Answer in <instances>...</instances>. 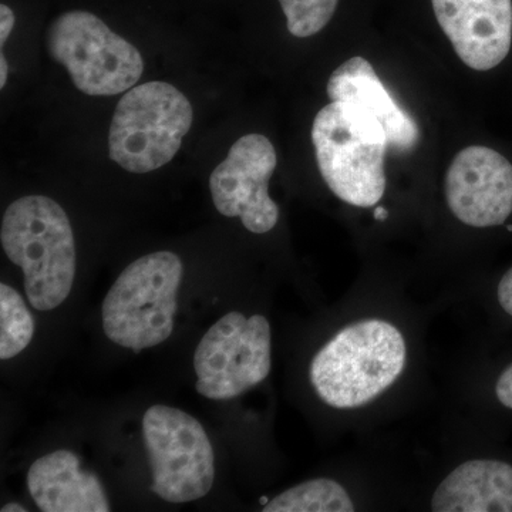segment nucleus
<instances>
[{
    "label": "nucleus",
    "instance_id": "9b49d317",
    "mask_svg": "<svg viewBox=\"0 0 512 512\" xmlns=\"http://www.w3.org/2000/svg\"><path fill=\"white\" fill-rule=\"evenodd\" d=\"M440 28L470 69L487 72L508 56L511 0H431Z\"/></svg>",
    "mask_w": 512,
    "mask_h": 512
},
{
    "label": "nucleus",
    "instance_id": "a211bd4d",
    "mask_svg": "<svg viewBox=\"0 0 512 512\" xmlns=\"http://www.w3.org/2000/svg\"><path fill=\"white\" fill-rule=\"evenodd\" d=\"M495 394L503 406L512 410V365L508 366L498 377Z\"/></svg>",
    "mask_w": 512,
    "mask_h": 512
},
{
    "label": "nucleus",
    "instance_id": "6e6552de",
    "mask_svg": "<svg viewBox=\"0 0 512 512\" xmlns=\"http://www.w3.org/2000/svg\"><path fill=\"white\" fill-rule=\"evenodd\" d=\"M197 392L229 400L264 382L271 372V325L262 315L231 312L218 320L195 350Z\"/></svg>",
    "mask_w": 512,
    "mask_h": 512
},
{
    "label": "nucleus",
    "instance_id": "b1692460",
    "mask_svg": "<svg viewBox=\"0 0 512 512\" xmlns=\"http://www.w3.org/2000/svg\"><path fill=\"white\" fill-rule=\"evenodd\" d=\"M259 503H261L262 505L268 504L269 503L268 498L262 497L261 500H259Z\"/></svg>",
    "mask_w": 512,
    "mask_h": 512
},
{
    "label": "nucleus",
    "instance_id": "1a4fd4ad",
    "mask_svg": "<svg viewBox=\"0 0 512 512\" xmlns=\"http://www.w3.org/2000/svg\"><path fill=\"white\" fill-rule=\"evenodd\" d=\"M278 158L274 144L261 134L239 138L210 177L212 201L220 214L241 218L254 234L272 231L279 220L278 204L269 197V180Z\"/></svg>",
    "mask_w": 512,
    "mask_h": 512
},
{
    "label": "nucleus",
    "instance_id": "0eeeda50",
    "mask_svg": "<svg viewBox=\"0 0 512 512\" xmlns=\"http://www.w3.org/2000/svg\"><path fill=\"white\" fill-rule=\"evenodd\" d=\"M153 485L158 497L173 504L190 503L210 493L214 451L200 421L174 407H150L143 419Z\"/></svg>",
    "mask_w": 512,
    "mask_h": 512
},
{
    "label": "nucleus",
    "instance_id": "9d476101",
    "mask_svg": "<svg viewBox=\"0 0 512 512\" xmlns=\"http://www.w3.org/2000/svg\"><path fill=\"white\" fill-rule=\"evenodd\" d=\"M446 200L468 227L503 225L512 214V164L488 147L464 148L446 175Z\"/></svg>",
    "mask_w": 512,
    "mask_h": 512
},
{
    "label": "nucleus",
    "instance_id": "6ab92c4d",
    "mask_svg": "<svg viewBox=\"0 0 512 512\" xmlns=\"http://www.w3.org/2000/svg\"><path fill=\"white\" fill-rule=\"evenodd\" d=\"M498 302L508 315L512 316V268L508 269L498 284Z\"/></svg>",
    "mask_w": 512,
    "mask_h": 512
},
{
    "label": "nucleus",
    "instance_id": "f257e3e1",
    "mask_svg": "<svg viewBox=\"0 0 512 512\" xmlns=\"http://www.w3.org/2000/svg\"><path fill=\"white\" fill-rule=\"evenodd\" d=\"M402 332L382 319L346 326L316 353L311 382L316 394L335 409L366 406L386 392L406 366Z\"/></svg>",
    "mask_w": 512,
    "mask_h": 512
},
{
    "label": "nucleus",
    "instance_id": "5701e85b",
    "mask_svg": "<svg viewBox=\"0 0 512 512\" xmlns=\"http://www.w3.org/2000/svg\"><path fill=\"white\" fill-rule=\"evenodd\" d=\"M387 217H389V211H387L386 208H376L375 218L377 221H384Z\"/></svg>",
    "mask_w": 512,
    "mask_h": 512
},
{
    "label": "nucleus",
    "instance_id": "412c9836",
    "mask_svg": "<svg viewBox=\"0 0 512 512\" xmlns=\"http://www.w3.org/2000/svg\"><path fill=\"white\" fill-rule=\"evenodd\" d=\"M0 87H5L6 79H8V63L5 56H0Z\"/></svg>",
    "mask_w": 512,
    "mask_h": 512
},
{
    "label": "nucleus",
    "instance_id": "4be33fe9",
    "mask_svg": "<svg viewBox=\"0 0 512 512\" xmlns=\"http://www.w3.org/2000/svg\"><path fill=\"white\" fill-rule=\"evenodd\" d=\"M2 512H26V508L20 504H6L5 507H2Z\"/></svg>",
    "mask_w": 512,
    "mask_h": 512
},
{
    "label": "nucleus",
    "instance_id": "7ed1b4c3",
    "mask_svg": "<svg viewBox=\"0 0 512 512\" xmlns=\"http://www.w3.org/2000/svg\"><path fill=\"white\" fill-rule=\"evenodd\" d=\"M316 161L330 191L346 204L375 207L386 191V131L355 104L332 101L313 120Z\"/></svg>",
    "mask_w": 512,
    "mask_h": 512
},
{
    "label": "nucleus",
    "instance_id": "f3484780",
    "mask_svg": "<svg viewBox=\"0 0 512 512\" xmlns=\"http://www.w3.org/2000/svg\"><path fill=\"white\" fill-rule=\"evenodd\" d=\"M288 30L295 37H311L330 22L339 0H279Z\"/></svg>",
    "mask_w": 512,
    "mask_h": 512
},
{
    "label": "nucleus",
    "instance_id": "4468645a",
    "mask_svg": "<svg viewBox=\"0 0 512 512\" xmlns=\"http://www.w3.org/2000/svg\"><path fill=\"white\" fill-rule=\"evenodd\" d=\"M434 512H512V466L500 460H470L439 484Z\"/></svg>",
    "mask_w": 512,
    "mask_h": 512
},
{
    "label": "nucleus",
    "instance_id": "f8f14e48",
    "mask_svg": "<svg viewBox=\"0 0 512 512\" xmlns=\"http://www.w3.org/2000/svg\"><path fill=\"white\" fill-rule=\"evenodd\" d=\"M329 99L355 104L382 123L387 143L397 150H412L419 143V126L387 92L372 64L365 57H352L340 64L326 87Z\"/></svg>",
    "mask_w": 512,
    "mask_h": 512
},
{
    "label": "nucleus",
    "instance_id": "20e7f679",
    "mask_svg": "<svg viewBox=\"0 0 512 512\" xmlns=\"http://www.w3.org/2000/svg\"><path fill=\"white\" fill-rule=\"evenodd\" d=\"M183 262L173 252L141 256L124 269L103 303L107 338L140 352L170 338Z\"/></svg>",
    "mask_w": 512,
    "mask_h": 512
},
{
    "label": "nucleus",
    "instance_id": "dca6fc26",
    "mask_svg": "<svg viewBox=\"0 0 512 512\" xmlns=\"http://www.w3.org/2000/svg\"><path fill=\"white\" fill-rule=\"evenodd\" d=\"M35 320L15 289L0 285V359L8 360L28 348Z\"/></svg>",
    "mask_w": 512,
    "mask_h": 512
},
{
    "label": "nucleus",
    "instance_id": "ddd939ff",
    "mask_svg": "<svg viewBox=\"0 0 512 512\" xmlns=\"http://www.w3.org/2000/svg\"><path fill=\"white\" fill-rule=\"evenodd\" d=\"M28 488L40 511H110L99 478L80 470L79 458L72 451H55L35 461L29 468Z\"/></svg>",
    "mask_w": 512,
    "mask_h": 512
},
{
    "label": "nucleus",
    "instance_id": "f03ea898",
    "mask_svg": "<svg viewBox=\"0 0 512 512\" xmlns=\"http://www.w3.org/2000/svg\"><path fill=\"white\" fill-rule=\"evenodd\" d=\"M0 241L6 256L25 272V289L36 311H52L66 301L76 275V245L66 211L43 195L9 205Z\"/></svg>",
    "mask_w": 512,
    "mask_h": 512
},
{
    "label": "nucleus",
    "instance_id": "39448f33",
    "mask_svg": "<svg viewBox=\"0 0 512 512\" xmlns=\"http://www.w3.org/2000/svg\"><path fill=\"white\" fill-rule=\"evenodd\" d=\"M194 111L173 84L150 82L128 90L111 120L109 153L130 173L144 174L170 163L190 131Z\"/></svg>",
    "mask_w": 512,
    "mask_h": 512
},
{
    "label": "nucleus",
    "instance_id": "2eb2a0df",
    "mask_svg": "<svg viewBox=\"0 0 512 512\" xmlns=\"http://www.w3.org/2000/svg\"><path fill=\"white\" fill-rule=\"evenodd\" d=\"M265 512H352L348 491L330 478H316L295 485L264 505Z\"/></svg>",
    "mask_w": 512,
    "mask_h": 512
},
{
    "label": "nucleus",
    "instance_id": "aec40b11",
    "mask_svg": "<svg viewBox=\"0 0 512 512\" xmlns=\"http://www.w3.org/2000/svg\"><path fill=\"white\" fill-rule=\"evenodd\" d=\"M13 26H15V15L9 6H0V43L5 45L6 40L12 33Z\"/></svg>",
    "mask_w": 512,
    "mask_h": 512
},
{
    "label": "nucleus",
    "instance_id": "423d86ee",
    "mask_svg": "<svg viewBox=\"0 0 512 512\" xmlns=\"http://www.w3.org/2000/svg\"><path fill=\"white\" fill-rule=\"evenodd\" d=\"M47 50L74 86L89 96H116L133 89L144 72L137 47L84 10L63 13L50 25Z\"/></svg>",
    "mask_w": 512,
    "mask_h": 512
}]
</instances>
